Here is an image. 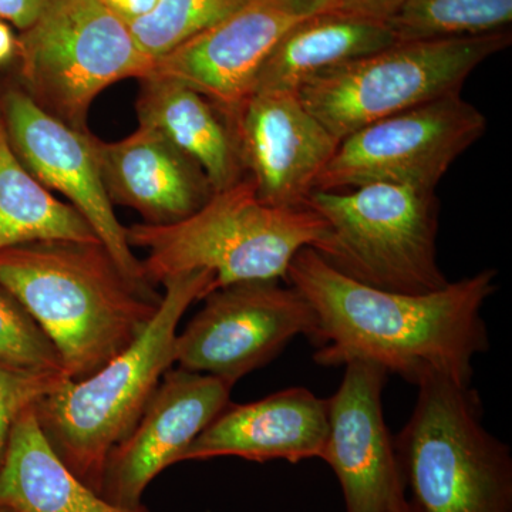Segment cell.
I'll return each mask as SVG.
<instances>
[{
	"instance_id": "obj_1",
	"label": "cell",
	"mask_w": 512,
	"mask_h": 512,
	"mask_svg": "<svg viewBox=\"0 0 512 512\" xmlns=\"http://www.w3.org/2000/svg\"><path fill=\"white\" fill-rule=\"evenodd\" d=\"M497 275L484 269L440 291L407 295L359 284L303 248L293 256L285 282L316 313L309 340L318 365L367 360L417 386L434 375L473 384L474 359L490 349L481 312L497 291Z\"/></svg>"
},
{
	"instance_id": "obj_2",
	"label": "cell",
	"mask_w": 512,
	"mask_h": 512,
	"mask_svg": "<svg viewBox=\"0 0 512 512\" xmlns=\"http://www.w3.org/2000/svg\"><path fill=\"white\" fill-rule=\"evenodd\" d=\"M0 286L52 340L67 379L130 348L163 295L124 274L101 242L40 241L0 251Z\"/></svg>"
},
{
	"instance_id": "obj_3",
	"label": "cell",
	"mask_w": 512,
	"mask_h": 512,
	"mask_svg": "<svg viewBox=\"0 0 512 512\" xmlns=\"http://www.w3.org/2000/svg\"><path fill=\"white\" fill-rule=\"evenodd\" d=\"M212 284L207 272L164 281L156 316L130 348L86 379L64 380L33 406L57 457L97 494L111 448L131 433L175 363V338L184 313L212 292Z\"/></svg>"
},
{
	"instance_id": "obj_4",
	"label": "cell",
	"mask_w": 512,
	"mask_h": 512,
	"mask_svg": "<svg viewBox=\"0 0 512 512\" xmlns=\"http://www.w3.org/2000/svg\"><path fill=\"white\" fill-rule=\"evenodd\" d=\"M325 221L308 207L265 204L251 178L214 192L200 210L167 225L127 228L131 248L146 251L147 281L163 284L174 276L207 272L212 291L237 282H285L293 256L325 238Z\"/></svg>"
},
{
	"instance_id": "obj_5",
	"label": "cell",
	"mask_w": 512,
	"mask_h": 512,
	"mask_svg": "<svg viewBox=\"0 0 512 512\" xmlns=\"http://www.w3.org/2000/svg\"><path fill=\"white\" fill-rule=\"evenodd\" d=\"M416 406L394 436L417 512H512V454L484 424L473 384L439 375L417 384Z\"/></svg>"
},
{
	"instance_id": "obj_6",
	"label": "cell",
	"mask_w": 512,
	"mask_h": 512,
	"mask_svg": "<svg viewBox=\"0 0 512 512\" xmlns=\"http://www.w3.org/2000/svg\"><path fill=\"white\" fill-rule=\"evenodd\" d=\"M305 207L328 231L313 251L335 271L370 288L426 295L448 284L437 261L436 190L373 183L313 191Z\"/></svg>"
},
{
	"instance_id": "obj_7",
	"label": "cell",
	"mask_w": 512,
	"mask_h": 512,
	"mask_svg": "<svg viewBox=\"0 0 512 512\" xmlns=\"http://www.w3.org/2000/svg\"><path fill=\"white\" fill-rule=\"evenodd\" d=\"M505 30L487 35L409 40L318 74L299 99L333 137L429 101L461 93L467 77L510 46Z\"/></svg>"
},
{
	"instance_id": "obj_8",
	"label": "cell",
	"mask_w": 512,
	"mask_h": 512,
	"mask_svg": "<svg viewBox=\"0 0 512 512\" xmlns=\"http://www.w3.org/2000/svg\"><path fill=\"white\" fill-rule=\"evenodd\" d=\"M23 92L66 126L87 133L94 100L113 84L146 79L156 60L100 0H50L16 40Z\"/></svg>"
},
{
	"instance_id": "obj_9",
	"label": "cell",
	"mask_w": 512,
	"mask_h": 512,
	"mask_svg": "<svg viewBox=\"0 0 512 512\" xmlns=\"http://www.w3.org/2000/svg\"><path fill=\"white\" fill-rule=\"evenodd\" d=\"M485 131L487 117L461 93L429 101L343 138L315 191L373 183L436 190L454 161Z\"/></svg>"
},
{
	"instance_id": "obj_10",
	"label": "cell",
	"mask_w": 512,
	"mask_h": 512,
	"mask_svg": "<svg viewBox=\"0 0 512 512\" xmlns=\"http://www.w3.org/2000/svg\"><path fill=\"white\" fill-rule=\"evenodd\" d=\"M202 301L177 333L175 363L232 384L269 365L298 336L311 339L318 323L311 302L281 279L222 286Z\"/></svg>"
},
{
	"instance_id": "obj_11",
	"label": "cell",
	"mask_w": 512,
	"mask_h": 512,
	"mask_svg": "<svg viewBox=\"0 0 512 512\" xmlns=\"http://www.w3.org/2000/svg\"><path fill=\"white\" fill-rule=\"evenodd\" d=\"M329 10H336V0H248L157 59L150 76L191 87L228 117L251 94L256 74L282 37L302 20Z\"/></svg>"
},
{
	"instance_id": "obj_12",
	"label": "cell",
	"mask_w": 512,
	"mask_h": 512,
	"mask_svg": "<svg viewBox=\"0 0 512 512\" xmlns=\"http://www.w3.org/2000/svg\"><path fill=\"white\" fill-rule=\"evenodd\" d=\"M0 116L13 151L33 177L47 190L60 192L69 200L124 274L141 284H150L143 262L128 244L127 228L117 218L104 188L93 150V134L80 133L50 116L22 89L3 93Z\"/></svg>"
},
{
	"instance_id": "obj_13",
	"label": "cell",
	"mask_w": 512,
	"mask_h": 512,
	"mask_svg": "<svg viewBox=\"0 0 512 512\" xmlns=\"http://www.w3.org/2000/svg\"><path fill=\"white\" fill-rule=\"evenodd\" d=\"M389 376L376 363L353 360L328 399V437L320 460L338 478L345 512H397L409 503L394 437L384 420Z\"/></svg>"
},
{
	"instance_id": "obj_14",
	"label": "cell",
	"mask_w": 512,
	"mask_h": 512,
	"mask_svg": "<svg viewBox=\"0 0 512 512\" xmlns=\"http://www.w3.org/2000/svg\"><path fill=\"white\" fill-rule=\"evenodd\" d=\"M244 174L274 207H305L340 141L295 92H252L227 117Z\"/></svg>"
},
{
	"instance_id": "obj_15",
	"label": "cell",
	"mask_w": 512,
	"mask_h": 512,
	"mask_svg": "<svg viewBox=\"0 0 512 512\" xmlns=\"http://www.w3.org/2000/svg\"><path fill=\"white\" fill-rule=\"evenodd\" d=\"M235 384L171 367L126 439L104 464L101 497L140 507L144 491L165 468L181 463L192 441L225 409Z\"/></svg>"
},
{
	"instance_id": "obj_16",
	"label": "cell",
	"mask_w": 512,
	"mask_h": 512,
	"mask_svg": "<svg viewBox=\"0 0 512 512\" xmlns=\"http://www.w3.org/2000/svg\"><path fill=\"white\" fill-rule=\"evenodd\" d=\"M92 141L111 204L137 211L146 224L184 220L214 194L200 165L154 128L138 124L119 141Z\"/></svg>"
},
{
	"instance_id": "obj_17",
	"label": "cell",
	"mask_w": 512,
	"mask_h": 512,
	"mask_svg": "<svg viewBox=\"0 0 512 512\" xmlns=\"http://www.w3.org/2000/svg\"><path fill=\"white\" fill-rule=\"evenodd\" d=\"M328 427V399L289 387L256 402H229L192 441L181 463L220 457L301 463L322 456Z\"/></svg>"
},
{
	"instance_id": "obj_18",
	"label": "cell",
	"mask_w": 512,
	"mask_h": 512,
	"mask_svg": "<svg viewBox=\"0 0 512 512\" xmlns=\"http://www.w3.org/2000/svg\"><path fill=\"white\" fill-rule=\"evenodd\" d=\"M138 82V124L154 128L200 165L214 192L245 177L232 128L215 104L175 80L147 76Z\"/></svg>"
},
{
	"instance_id": "obj_19",
	"label": "cell",
	"mask_w": 512,
	"mask_h": 512,
	"mask_svg": "<svg viewBox=\"0 0 512 512\" xmlns=\"http://www.w3.org/2000/svg\"><path fill=\"white\" fill-rule=\"evenodd\" d=\"M397 42L387 23L339 10L309 16L275 46L256 74L252 92L296 93L318 74Z\"/></svg>"
},
{
	"instance_id": "obj_20",
	"label": "cell",
	"mask_w": 512,
	"mask_h": 512,
	"mask_svg": "<svg viewBox=\"0 0 512 512\" xmlns=\"http://www.w3.org/2000/svg\"><path fill=\"white\" fill-rule=\"evenodd\" d=\"M0 508L8 512H150L104 500L64 466L33 407L13 426L0 466Z\"/></svg>"
},
{
	"instance_id": "obj_21",
	"label": "cell",
	"mask_w": 512,
	"mask_h": 512,
	"mask_svg": "<svg viewBox=\"0 0 512 512\" xmlns=\"http://www.w3.org/2000/svg\"><path fill=\"white\" fill-rule=\"evenodd\" d=\"M40 241L100 242L83 215L19 160L0 116V251Z\"/></svg>"
},
{
	"instance_id": "obj_22",
	"label": "cell",
	"mask_w": 512,
	"mask_h": 512,
	"mask_svg": "<svg viewBox=\"0 0 512 512\" xmlns=\"http://www.w3.org/2000/svg\"><path fill=\"white\" fill-rule=\"evenodd\" d=\"M512 20V0H404L387 25L399 42L501 32Z\"/></svg>"
},
{
	"instance_id": "obj_23",
	"label": "cell",
	"mask_w": 512,
	"mask_h": 512,
	"mask_svg": "<svg viewBox=\"0 0 512 512\" xmlns=\"http://www.w3.org/2000/svg\"><path fill=\"white\" fill-rule=\"evenodd\" d=\"M248 0H160L146 18L128 25L138 47L154 60L220 23Z\"/></svg>"
},
{
	"instance_id": "obj_24",
	"label": "cell",
	"mask_w": 512,
	"mask_h": 512,
	"mask_svg": "<svg viewBox=\"0 0 512 512\" xmlns=\"http://www.w3.org/2000/svg\"><path fill=\"white\" fill-rule=\"evenodd\" d=\"M0 365L64 375L62 360L52 340L47 338L36 320L2 286Z\"/></svg>"
},
{
	"instance_id": "obj_25",
	"label": "cell",
	"mask_w": 512,
	"mask_h": 512,
	"mask_svg": "<svg viewBox=\"0 0 512 512\" xmlns=\"http://www.w3.org/2000/svg\"><path fill=\"white\" fill-rule=\"evenodd\" d=\"M67 380L60 373L36 372L0 365V466L13 426L26 410Z\"/></svg>"
},
{
	"instance_id": "obj_26",
	"label": "cell",
	"mask_w": 512,
	"mask_h": 512,
	"mask_svg": "<svg viewBox=\"0 0 512 512\" xmlns=\"http://www.w3.org/2000/svg\"><path fill=\"white\" fill-rule=\"evenodd\" d=\"M404 0H336V10L376 22L389 23Z\"/></svg>"
},
{
	"instance_id": "obj_27",
	"label": "cell",
	"mask_w": 512,
	"mask_h": 512,
	"mask_svg": "<svg viewBox=\"0 0 512 512\" xmlns=\"http://www.w3.org/2000/svg\"><path fill=\"white\" fill-rule=\"evenodd\" d=\"M50 0H0V18L10 20L20 30L35 22Z\"/></svg>"
},
{
	"instance_id": "obj_28",
	"label": "cell",
	"mask_w": 512,
	"mask_h": 512,
	"mask_svg": "<svg viewBox=\"0 0 512 512\" xmlns=\"http://www.w3.org/2000/svg\"><path fill=\"white\" fill-rule=\"evenodd\" d=\"M100 3L124 23L131 25L153 13L160 0H100Z\"/></svg>"
},
{
	"instance_id": "obj_29",
	"label": "cell",
	"mask_w": 512,
	"mask_h": 512,
	"mask_svg": "<svg viewBox=\"0 0 512 512\" xmlns=\"http://www.w3.org/2000/svg\"><path fill=\"white\" fill-rule=\"evenodd\" d=\"M16 50V39L6 23L0 22V64L5 63Z\"/></svg>"
},
{
	"instance_id": "obj_30",
	"label": "cell",
	"mask_w": 512,
	"mask_h": 512,
	"mask_svg": "<svg viewBox=\"0 0 512 512\" xmlns=\"http://www.w3.org/2000/svg\"><path fill=\"white\" fill-rule=\"evenodd\" d=\"M397 512H417V511L414 510L413 505L410 504V501H409V503L406 504V507L402 508V510L397 511Z\"/></svg>"
},
{
	"instance_id": "obj_31",
	"label": "cell",
	"mask_w": 512,
	"mask_h": 512,
	"mask_svg": "<svg viewBox=\"0 0 512 512\" xmlns=\"http://www.w3.org/2000/svg\"><path fill=\"white\" fill-rule=\"evenodd\" d=\"M0 512H8V511L3 510V508H0Z\"/></svg>"
}]
</instances>
